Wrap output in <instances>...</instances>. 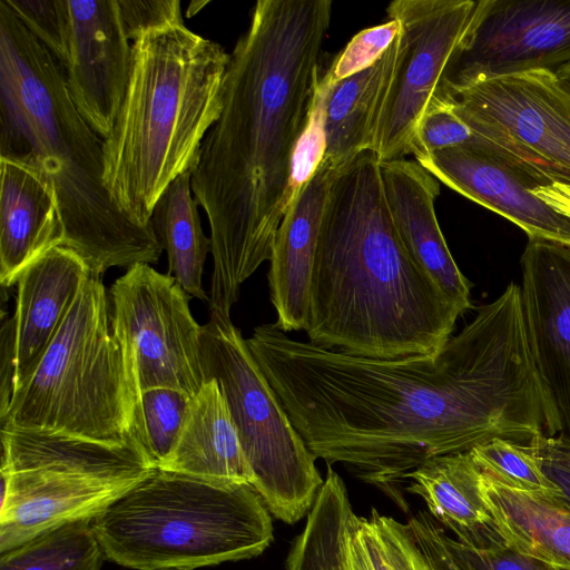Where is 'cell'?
<instances>
[{
  "label": "cell",
  "instance_id": "3957f363",
  "mask_svg": "<svg viewBox=\"0 0 570 570\" xmlns=\"http://www.w3.org/2000/svg\"><path fill=\"white\" fill-rule=\"evenodd\" d=\"M462 315L403 244L374 151L337 168L316 242L308 342L374 360L435 355Z\"/></svg>",
  "mask_w": 570,
  "mask_h": 570
},
{
  "label": "cell",
  "instance_id": "7402d4cb",
  "mask_svg": "<svg viewBox=\"0 0 570 570\" xmlns=\"http://www.w3.org/2000/svg\"><path fill=\"white\" fill-rule=\"evenodd\" d=\"M405 491L420 495L429 514L455 540L475 548L504 546L482 491V471L470 451L432 458L404 476Z\"/></svg>",
  "mask_w": 570,
  "mask_h": 570
},
{
  "label": "cell",
  "instance_id": "83f0119b",
  "mask_svg": "<svg viewBox=\"0 0 570 570\" xmlns=\"http://www.w3.org/2000/svg\"><path fill=\"white\" fill-rule=\"evenodd\" d=\"M91 520L66 523L0 552V570H100L105 554Z\"/></svg>",
  "mask_w": 570,
  "mask_h": 570
},
{
  "label": "cell",
  "instance_id": "d6a6232c",
  "mask_svg": "<svg viewBox=\"0 0 570 570\" xmlns=\"http://www.w3.org/2000/svg\"><path fill=\"white\" fill-rule=\"evenodd\" d=\"M469 144H478V137L446 105L432 110L421 119L411 144L410 155L417 160L441 149Z\"/></svg>",
  "mask_w": 570,
  "mask_h": 570
},
{
  "label": "cell",
  "instance_id": "ab89813d",
  "mask_svg": "<svg viewBox=\"0 0 570 570\" xmlns=\"http://www.w3.org/2000/svg\"><path fill=\"white\" fill-rule=\"evenodd\" d=\"M557 76H558L560 79H562V80L567 81L568 83H570V66H569V67H567V68H564V69H562V70H560V71L557 73Z\"/></svg>",
  "mask_w": 570,
  "mask_h": 570
},
{
  "label": "cell",
  "instance_id": "4316f807",
  "mask_svg": "<svg viewBox=\"0 0 570 570\" xmlns=\"http://www.w3.org/2000/svg\"><path fill=\"white\" fill-rule=\"evenodd\" d=\"M345 570H438L406 524L373 509L354 515L346 533Z\"/></svg>",
  "mask_w": 570,
  "mask_h": 570
},
{
  "label": "cell",
  "instance_id": "ffe728a7",
  "mask_svg": "<svg viewBox=\"0 0 570 570\" xmlns=\"http://www.w3.org/2000/svg\"><path fill=\"white\" fill-rule=\"evenodd\" d=\"M0 282L17 284L36 258L62 243L56 190L32 163L0 156Z\"/></svg>",
  "mask_w": 570,
  "mask_h": 570
},
{
  "label": "cell",
  "instance_id": "603a6c76",
  "mask_svg": "<svg viewBox=\"0 0 570 570\" xmlns=\"http://www.w3.org/2000/svg\"><path fill=\"white\" fill-rule=\"evenodd\" d=\"M160 469L254 484L237 428L218 383L205 381L191 397L176 445Z\"/></svg>",
  "mask_w": 570,
  "mask_h": 570
},
{
  "label": "cell",
  "instance_id": "7a4b0ae2",
  "mask_svg": "<svg viewBox=\"0 0 570 570\" xmlns=\"http://www.w3.org/2000/svg\"><path fill=\"white\" fill-rule=\"evenodd\" d=\"M332 6L259 0L230 52L223 109L191 174L210 229V314L230 317L240 285L271 259L296 188V154L315 105Z\"/></svg>",
  "mask_w": 570,
  "mask_h": 570
},
{
  "label": "cell",
  "instance_id": "e0dca14e",
  "mask_svg": "<svg viewBox=\"0 0 570 570\" xmlns=\"http://www.w3.org/2000/svg\"><path fill=\"white\" fill-rule=\"evenodd\" d=\"M389 207L403 244L462 314L473 308L471 282L462 274L440 228L434 203L439 180L417 161L381 164Z\"/></svg>",
  "mask_w": 570,
  "mask_h": 570
},
{
  "label": "cell",
  "instance_id": "6da1fadb",
  "mask_svg": "<svg viewBox=\"0 0 570 570\" xmlns=\"http://www.w3.org/2000/svg\"><path fill=\"white\" fill-rule=\"evenodd\" d=\"M246 344L308 450L409 510L404 476L494 439L529 445L561 425L511 282L435 355L374 360L296 341L275 323Z\"/></svg>",
  "mask_w": 570,
  "mask_h": 570
},
{
  "label": "cell",
  "instance_id": "5bb4252c",
  "mask_svg": "<svg viewBox=\"0 0 570 570\" xmlns=\"http://www.w3.org/2000/svg\"><path fill=\"white\" fill-rule=\"evenodd\" d=\"M66 83L76 108L101 138L112 130L125 96L131 43L118 0H67Z\"/></svg>",
  "mask_w": 570,
  "mask_h": 570
},
{
  "label": "cell",
  "instance_id": "f35d334b",
  "mask_svg": "<svg viewBox=\"0 0 570 570\" xmlns=\"http://www.w3.org/2000/svg\"><path fill=\"white\" fill-rule=\"evenodd\" d=\"M532 194L546 202L554 210L570 218V186L552 184L547 187H538Z\"/></svg>",
  "mask_w": 570,
  "mask_h": 570
},
{
  "label": "cell",
  "instance_id": "2e32d148",
  "mask_svg": "<svg viewBox=\"0 0 570 570\" xmlns=\"http://www.w3.org/2000/svg\"><path fill=\"white\" fill-rule=\"evenodd\" d=\"M415 161L449 188L519 226L528 238L570 243V218L532 194L535 187L484 146L450 147Z\"/></svg>",
  "mask_w": 570,
  "mask_h": 570
},
{
  "label": "cell",
  "instance_id": "f1b7e54d",
  "mask_svg": "<svg viewBox=\"0 0 570 570\" xmlns=\"http://www.w3.org/2000/svg\"><path fill=\"white\" fill-rule=\"evenodd\" d=\"M191 397L171 387H153L140 393L131 433L155 468L161 466L173 452Z\"/></svg>",
  "mask_w": 570,
  "mask_h": 570
},
{
  "label": "cell",
  "instance_id": "8992f818",
  "mask_svg": "<svg viewBox=\"0 0 570 570\" xmlns=\"http://www.w3.org/2000/svg\"><path fill=\"white\" fill-rule=\"evenodd\" d=\"M105 558L132 570H195L250 559L274 540L247 483L154 468L92 520Z\"/></svg>",
  "mask_w": 570,
  "mask_h": 570
},
{
  "label": "cell",
  "instance_id": "8d00e7d4",
  "mask_svg": "<svg viewBox=\"0 0 570 570\" xmlns=\"http://www.w3.org/2000/svg\"><path fill=\"white\" fill-rule=\"evenodd\" d=\"M407 527L430 561L438 570H464L448 549L444 530L428 512H417L407 520Z\"/></svg>",
  "mask_w": 570,
  "mask_h": 570
},
{
  "label": "cell",
  "instance_id": "44dd1931",
  "mask_svg": "<svg viewBox=\"0 0 570 570\" xmlns=\"http://www.w3.org/2000/svg\"><path fill=\"white\" fill-rule=\"evenodd\" d=\"M400 32L371 66L331 86L318 83L316 107L323 132L321 164L332 170L372 150L379 116L391 86Z\"/></svg>",
  "mask_w": 570,
  "mask_h": 570
},
{
  "label": "cell",
  "instance_id": "277c9868",
  "mask_svg": "<svg viewBox=\"0 0 570 570\" xmlns=\"http://www.w3.org/2000/svg\"><path fill=\"white\" fill-rule=\"evenodd\" d=\"M55 57L0 0V156L36 165L57 194L61 245L88 269L157 263L153 226H140L104 184L102 139L80 115Z\"/></svg>",
  "mask_w": 570,
  "mask_h": 570
},
{
  "label": "cell",
  "instance_id": "ba28073f",
  "mask_svg": "<svg viewBox=\"0 0 570 570\" xmlns=\"http://www.w3.org/2000/svg\"><path fill=\"white\" fill-rule=\"evenodd\" d=\"M1 444L0 552L94 519L148 471L132 442L114 445L3 425Z\"/></svg>",
  "mask_w": 570,
  "mask_h": 570
},
{
  "label": "cell",
  "instance_id": "d4e9b609",
  "mask_svg": "<svg viewBox=\"0 0 570 570\" xmlns=\"http://www.w3.org/2000/svg\"><path fill=\"white\" fill-rule=\"evenodd\" d=\"M191 174L193 169H188L168 185L154 207L150 224L167 253L168 274L188 295L208 301L202 275L212 245L202 229L198 203L191 195Z\"/></svg>",
  "mask_w": 570,
  "mask_h": 570
},
{
  "label": "cell",
  "instance_id": "cb8c5ba5",
  "mask_svg": "<svg viewBox=\"0 0 570 570\" xmlns=\"http://www.w3.org/2000/svg\"><path fill=\"white\" fill-rule=\"evenodd\" d=\"M482 491L505 548L570 570V504L566 500L505 485L483 472Z\"/></svg>",
  "mask_w": 570,
  "mask_h": 570
},
{
  "label": "cell",
  "instance_id": "1f68e13d",
  "mask_svg": "<svg viewBox=\"0 0 570 570\" xmlns=\"http://www.w3.org/2000/svg\"><path fill=\"white\" fill-rule=\"evenodd\" d=\"M400 32V23L389 20L382 24L356 33L346 47L335 57L320 85L331 86L374 63L394 41Z\"/></svg>",
  "mask_w": 570,
  "mask_h": 570
},
{
  "label": "cell",
  "instance_id": "30bf717a",
  "mask_svg": "<svg viewBox=\"0 0 570 570\" xmlns=\"http://www.w3.org/2000/svg\"><path fill=\"white\" fill-rule=\"evenodd\" d=\"M448 105L535 188L570 186V83L547 69L497 76L448 94Z\"/></svg>",
  "mask_w": 570,
  "mask_h": 570
},
{
  "label": "cell",
  "instance_id": "ac0fdd59",
  "mask_svg": "<svg viewBox=\"0 0 570 570\" xmlns=\"http://www.w3.org/2000/svg\"><path fill=\"white\" fill-rule=\"evenodd\" d=\"M334 171L320 163L296 186L275 236L267 279L275 325L284 333L306 328L316 242Z\"/></svg>",
  "mask_w": 570,
  "mask_h": 570
},
{
  "label": "cell",
  "instance_id": "f546056e",
  "mask_svg": "<svg viewBox=\"0 0 570 570\" xmlns=\"http://www.w3.org/2000/svg\"><path fill=\"white\" fill-rule=\"evenodd\" d=\"M470 453L484 474L505 485L562 498L529 445L494 439L474 446Z\"/></svg>",
  "mask_w": 570,
  "mask_h": 570
},
{
  "label": "cell",
  "instance_id": "9a60e30c",
  "mask_svg": "<svg viewBox=\"0 0 570 570\" xmlns=\"http://www.w3.org/2000/svg\"><path fill=\"white\" fill-rule=\"evenodd\" d=\"M528 337L543 385L570 438V243L528 238L521 261Z\"/></svg>",
  "mask_w": 570,
  "mask_h": 570
},
{
  "label": "cell",
  "instance_id": "484cf974",
  "mask_svg": "<svg viewBox=\"0 0 570 570\" xmlns=\"http://www.w3.org/2000/svg\"><path fill=\"white\" fill-rule=\"evenodd\" d=\"M354 515L343 479L327 464L305 528L292 542L286 569L345 570L346 533Z\"/></svg>",
  "mask_w": 570,
  "mask_h": 570
},
{
  "label": "cell",
  "instance_id": "d590c367",
  "mask_svg": "<svg viewBox=\"0 0 570 570\" xmlns=\"http://www.w3.org/2000/svg\"><path fill=\"white\" fill-rule=\"evenodd\" d=\"M540 465L570 504V438L563 433L539 435L529 444Z\"/></svg>",
  "mask_w": 570,
  "mask_h": 570
},
{
  "label": "cell",
  "instance_id": "74e56055",
  "mask_svg": "<svg viewBox=\"0 0 570 570\" xmlns=\"http://www.w3.org/2000/svg\"><path fill=\"white\" fill-rule=\"evenodd\" d=\"M0 420L9 410L14 393L16 379V325L12 317L2 313L0 331Z\"/></svg>",
  "mask_w": 570,
  "mask_h": 570
},
{
  "label": "cell",
  "instance_id": "836d02e7",
  "mask_svg": "<svg viewBox=\"0 0 570 570\" xmlns=\"http://www.w3.org/2000/svg\"><path fill=\"white\" fill-rule=\"evenodd\" d=\"M444 542L464 570H560L539 560L521 556L504 546L475 548L443 533Z\"/></svg>",
  "mask_w": 570,
  "mask_h": 570
},
{
  "label": "cell",
  "instance_id": "4fadbf2b",
  "mask_svg": "<svg viewBox=\"0 0 570 570\" xmlns=\"http://www.w3.org/2000/svg\"><path fill=\"white\" fill-rule=\"evenodd\" d=\"M570 66V0H478L448 94L483 79Z\"/></svg>",
  "mask_w": 570,
  "mask_h": 570
},
{
  "label": "cell",
  "instance_id": "8fae6325",
  "mask_svg": "<svg viewBox=\"0 0 570 570\" xmlns=\"http://www.w3.org/2000/svg\"><path fill=\"white\" fill-rule=\"evenodd\" d=\"M189 299L171 275L144 263L111 285V328L122 350L135 407L145 390L171 387L194 396L205 383L203 326L193 317Z\"/></svg>",
  "mask_w": 570,
  "mask_h": 570
},
{
  "label": "cell",
  "instance_id": "7c38bea8",
  "mask_svg": "<svg viewBox=\"0 0 570 570\" xmlns=\"http://www.w3.org/2000/svg\"><path fill=\"white\" fill-rule=\"evenodd\" d=\"M475 8L474 0H395L387 6L390 20L400 23V47L372 149L381 164L410 155L421 119L446 106V78Z\"/></svg>",
  "mask_w": 570,
  "mask_h": 570
},
{
  "label": "cell",
  "instance_id": "9c48e42d",
  "mask_svg": "<svg viewBox=\"0 0 570 570\" xmlns=\"http://www.w3.org/2000/svg\"><path fill=\"white\" fill-rule=\"evenodd\" d=\"M200 357L205 381L215 380L227 402L254 474L253 488L274 518L296 523L311 510L324 481L316 456L230 317L210 314L200 335Z\"/></svg>",
  "mask_w": 570,
  "mask_h": 570
},
{
  "label": "cell",
  "instance_id": "5b68a950",
  "mask_svg": "<svg viewBox=\"0 0 570 570\" xmlns=\"http://www.w3.org/2000/svg\"><path fill=\"white\" fill-rule=\"evenodd\" d=\"M229 58L184 23L132 41L125 96L102 151L106 189L136 224L151 226L164 190L194 169L223 109Z\"/></svg>",
  "mask_w": 570,
  "mask_h": 570
},
{
  "label": "cell",
  "instance_id": "e575fe53",
  "mask_svg": "<svg viewBox=\"0 0 570 570\" xmlns=\"http://www.w3.org/2000/svg\"><path fill=\"white\" fill-rule=\"evenodd\" d=\"M129 40L153 30L184 23L179 0H118Z\"/></svg>",
  "mask_w": 570,
  "mask_h": 570
},
{
  "label": "cell",
  "instance_id": "d6986e66",
  "mask_svg": "<svg viewBox=\"0 0 570 570\" xmlns=\"http://www.w3.org/2000/svg\"><path fill=\"white\" fill-rule=\"evenodd\" d=\"M88 273L87 265L76 252L57 245L20 274L13 314L14 392L31 375L53 340Z\"/></svg>",
  "mask_w": 570,
  "mask_h": 570
},
{
  "label": "cell",
  "instance_id": "52a82bcc",
  "mask_svg": "<svg viewBox=\"0 0 570 570\" xmlns=\"http://www.w3.org/2000/svg\"><path fill=\"white\" fill-rule=\"evenodd\" d=\"M134 410L102 275L89 271L60 328L0 422L117 445L131 438Z\"/></svg>",
  "mask_w": 570,
  "mask_h": 570
},
{
  "label": "cell",
  "instance_id": "4dcf8cb0",
  "mask_svg": "<svg viewBox=\"0 0 570 570\" xmlns=\"http://www.w3.org/2000/svg\"><path fill=\"white\" fill-rule=\"evenodd\" d=\"M29 32L65 66L68 58L67 0H2Z\"/></svg>",
  "mask_w": 570,
  "mask_h": 570
}]
</instances>
